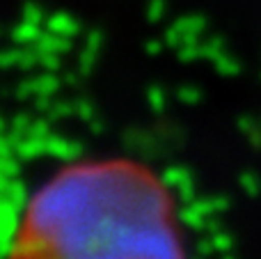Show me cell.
<instances>
[{
	"label": "cell",
	"instance_id": "cell-1",
	"mask_svg": "<svg viewBox=\"0 0 261 259\" xmlns=\"http://www.w3.org/2000/svg\"><path fill=\"white\" fill-rule=\"evenodd\" d=\"M5 259H186L174 193L135 159L64 165L21 206Z\"/></svg>",
	"mask_w": 261,
	"mask_h": 259
}]
</instances>
